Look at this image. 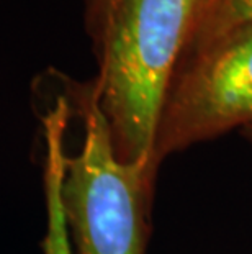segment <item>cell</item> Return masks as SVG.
<instances>
[{"label": "cell", "instance_id": "1", "mask_svg": "<svg viewBox=\"0 0 252 254\" xmlns=\"http://www.w3.org/2000/svg\"><path fill=\"white\" fill-rule=\"evenodd\" d=\"M192 18L190 0H113L87 23L99 59L100 109L123 163L159 171L155 129Z\"/></svg>", "mask_w": 252, "mask_h": 254}, {"label": "cell", "instance_id": "2", "mask_svg": "<svg viewBox=\"0 0 252 254\" xmlns=\"http://www.w3.org/2000/svg\"><path fill=\"white\" fill-rule=\"evenodd\" d=\"M64 87L82 125L76 153L66 141L59 187L71 245L76 254H144L157 172L118 159L95 79L64 75Z\"/></svg>", "mask_w": 252, "mask_h": 254}, {"label": "cell", "instance_id": "3", "mask_svg": "<svg viewBox=\"0 0 252 254\" xmlns=\"http://www.w3.org/2000/svg\"><path fill=\"white\" fill-rule=\"evenodd\" d=\"M252 127V25L182 55L155 129L154 161Z\"/></svg>", "mask_w": 252, "mask_h": 254}, {"label": "cell", "instance_id": "4", "mask_svg": "<svg viewBox=\"0 0 252 254\" xmlns=\"http://www.w3.org/2000/svg\"><path fill=\"white\" fill-rule=\"evenodd\" d=\"M45 159H43V186L46 205V235L43 240L45 254H72L66 215L61 203V172L64 159V131L56 125L43 129Z\"/></svg>", "mask_w": 252, "mask_h": 254}, {"label": "cell", "instance_id": "5", "mask_svg": "<svg viewBox=\"0 0 252 254\" xmlns=\"http://www.w3.org/2000/svg\"><path fill=\"white\" fill-rule=\"evenodd\" d=\"M252 25V0H208L195 15L182 55L197 51L233 30Z\"/></svg>", "mask_w": 252, "mask_h": 254}, {"label": "cell", "instance_id": "6", "mask_svg": "<svg viewBox=\"0 0 252 254\" xmlns=\"http://www.w3.org/2000/svg\"><path fill=\"white\" fill-rule=\"evenodd\" d=\"M111 3H113V0H90L89 12H87V23L89 21H94L95 18H99Z\"/></svg>", "mask_w": 252, "mask_h": 254}, {"label": "cell", "instance_id": "7", "mask_svg": "<svg viewBox=\"0 0 252 254\" xmlns=\"http://www.w3.org/2000/svg\"><path fill=\"white\" fill-rule=\"evenodd\" d=\"M206 2H208V0H190L192 8H194V18H195V15L203 8V5H205ZM194 18H192V21H194Z\"/></svg>", "mask_w": 252, "mask_h": 254}, {"label": "cell", "instance_id": "8", "mask_svg": "<svg viewBox=\"0 0 252 254\" xmlns=\"http://www.w3.org/2000/svg\"><path fill=\"white\" fill-rule=\"evenodd\" d=\"M243 134L246 138L249 139V141L252 143V127H248V128H243Z\"/></svg>", "mask_w": 252, "mask_h": 254}]
</instances>
